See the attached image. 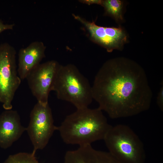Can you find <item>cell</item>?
I'll return each mask as SVG.
<instances>
[{
  "label": "cell",
  "mask_w": 163,
  "mask_h": 163,
  "mask_svg": "<svg viewBox=\"0 0 163 163\" xmlns=\"http://www.w3.org/2000/svg\"><path fill=\"white\" fill-rule=\"evenodd\" d=\"M92 89L98 108L112 119L131 117L148 110L152 97L144 69L124 57L106 62L95 76Z\"/></svg>",
  "instance_id": "obj_1"
},
{
  "label": "cell",
  "mask_w": 163,
  "mask_h": 163,
  "mask_svg": "<svg viewBox=\"0 0 163 163\" xmlns=\"http://www.w3.org/2000/svg\"><path fill=\"white\" fill-rule=\"evenodd\" d=\"M112 126L101 110L88 107L67 116L57 130L65 143L82 146L103 140Z\"/></svg>",
  "instance_id": "obj_2"
},
{
  "label": "cell",
  "mask_w": 163,
  "mask_h": 163,
  "mask_svg": "<svg viewBox=\"0 0 163 163\" xmlns=\"http://www.w3.org/2000/svg\"><path fill=\"white\" fill-rule=\"evenodd\" d=\"M53 91L58 99L71 103L77 109L88 107L93 100L88 80L72 64L60 65Z\"/></svg>",
  "instance_id": "obj_3"
},
{
  "label": "cell",
  "mask_w": 163,
  "mask_h": 163,
  "mask_svg": "<svg viewBox=\"0 0 163 163\" xmlns=\"http://www.w3.org/2000/svg\"><path fill=\"white\" fill-rule=\"evenodd\" d=\"M103 140L109 152L121 163H145L143 143L129 126L122 124L112 126Z\"/></svg>",
  "instance_id": "obj_4"
},
{
  "label": "cell",
  "mask_w": 163,
  "mask_h": 163,
  "mask_svg": "<svg viewBox=\"0 0 163 163\" xmlns=\"http://www.w3.org/2000/svg\"><path fill=\"white\" fill-rule=\"evenodd\" d=\"M16 55V50L11 45L0 44V102L5 110L12 109V102L21 83Z\"/></svg>",
  "instance_id": "obj_5"
},
{
  "label": "cell",
  "mask_w": 163,
  "mask_h": 163,
  "mask_svg": "<svg viewBox=\"0 0 163 163\" xmlns=\"http://www.w3.org/2000/svg\"><path fill=\"white\" fill-rule=\"evenodd\" d=\"M26 128L34 147L33 152L36 153L37 150L43 149L57 130L49 104L44 105L37 102L30 112L29 123Z\"/></svg>",
  "instance_id": "obj_6"
},
{
  "label": "cell",
  "mask_w": 163,
  "mask_h": 163,
  "mask_svg": "<svg viewBox=\"0 0 163 163\" xmlns=\"http://www.w3.org/2000/svg\"><path fill=\"white\" fill-rule=\"evenodd\" d=\"M72 15L86 29L90 40L105 48L108 52L114 50H121L125 44L128 42V35L121 26H101L94 21H88L79 15Z\"/></svg>",
  "instance_id": "obj_7"
},
{
  "label": "cell",
  "mask_w": 163,
  "mask_h": 163,
  "mask_svg": "<svg viewBox=\"0 0 163 163\" xmlns=\"http://www.w3.org/2000/svg\"><path fill=\"white\" fill-rule=\"evenodd\" d=\"M60 65L55 60L40 63L26 77L30 89L38 102L44 105L48 104L49 94L53 91Z\"/></svg>",
  "instance_id": "obj_8"
},
{
  "label": "cell",
  "mask_w": 163,
  "mask_h": 163,
  "mask_svg": "<svg viewBox=\"0 0 163 163\" xmlns=\"http://www.w3.org/2000/svg\"><path fill=\"white\" fill-rule=\"evenodd\" d=\"M26 129L21 125L17 111L5 110L0 115V147L4 149L9 148Z\"/></svg>",
  "instance_id": "obj_9"
},
{
  "label": "cell",
  "mask_w": 163,
  "mask_h": 163,
  "mask_svg": "<svg viewBox=\"0 0 163 163\" xmlns=\"http://www.w3.org/2000/svg\"><path fill=\"white\" fill-rule=\"evenodd\" d=\"M46 48L43 42L35 41L25 48L20 49L17 71L21 80L26 79L30 72L40 63L45 57Z\"/></svg>",
  "instance_id": "obj_10"
},
{
  "label": "cell",
  "mask_w": 163,
  "mask_h": 163,
  "mask_svg": "<svg viewBox=\"0 0 163 163\" xmlns=\"http://www.w3.org/2000/svg\"><path fill=\"white\" fill-rule=\"evenodd\" d=\"M63 163H121L109 152L96 150L91 145L80 146L66 153Z\"/></svg>",
  "instance_id": "obj_11"
},
{
  "label": "cell",
  "mask_w": 163,
  "mask_h": 163,
  "mask_svg": "<svg viewBox=\"0 0 163 163\" xmlns=\"http://www.w3.org/2000/svg\"><path fill=\"white\" fill-rule=\"evenodd\" d=\"M101 6L104 8V15L110 16L117 22L124 21V2L120 0H102Z\"/></svg>",
  "instance_id": "obj_12"
},
{
  "label": "cell",
  "mask_w": 163,
  "mask_h": 163,
  "mask_svg": "<svg viewBox=\"0 0 163 163\" xmlns=\"http://www.w3.org/2000/svg\"><path fill=\"white\" fill-rule=\"evenodd\" d=\"M35 153L21 152L10 155L3 163H40Z\"/></svg>",
  "instance_id": "obj_13"
},
{
  "label": "cell",
  "mask_w": 163,
  "mask_h": 163,
  "mask_svg": "<svg viewBox=\"0 0 163 163\" xmlns=\"http://www.w3.org/2000/svg\"><path fill=\"white\" fill-rule=\"evenodd\" d=\"M157 104L161 111L163 110V84L160 88L157 97Z\"/></svg>",
  "instance_id": "obj_14"
},
{
  "label": "cell",
  "mask_w": 163,
  "mask_h": 163,
  "mask_svg": "<svg viewBox=\"0 0 163 163\" xmlns=\"http://www.w3.org/2000/svg\"><path fill=\"white\" fill-rule=\"evenodd\" d=\"M14 26L13 24H5L0 19V34L5 31L13 30Z\"/></svg>",
  "instance_id": "obj_15"
},
{
  "label": "cell",
  "mask_w": 163,
  "mask_h": 163,
  "mask_svg": "<svg viewBox=\"0 0 163 163\" xmlns=\"http://www.w3.org/2000/svg\"><path fill=\"white\" fill-rule=\"evenodd\" d=\"M79 2L88 5L96 4L101 5L102 0H79Z\"/></svg>",
  "instance_id": "obj_16"
}]
</instances>
